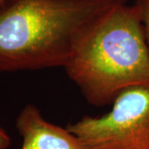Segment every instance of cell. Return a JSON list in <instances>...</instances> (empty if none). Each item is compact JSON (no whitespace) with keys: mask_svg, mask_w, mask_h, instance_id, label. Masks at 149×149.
I'll return each mask as SVG.
<instances>
[{"mask_svg":"<svg viewBox=\"0 0 149 149\" xmlns=\"http://www.w3.org/2000/svg\"><path fill=\"white\" fill-rule=\"evenodd\" d=\"M63 68L95 107L149 84V47L139 6L117 2L103 11L82 32Z\"/></svg>","mask_w":149,"mask_h":149,"instance_id":"6da1fadb","label":"cell"},{"mask_svg":"<svg viewBox=\"0 0 149 149\" xmlns=\"http://www.w3.org/2000/svg\"><path fill=\"white\" fill-rule=\"evenodd\" d=\"M11 144L10 137L0 127V149H8Z\"/></svg>","mask_w":149,"mask_h":149,"instance_id":"8992f818","label":"cell"},{"mask_svg":"<svg viewBox=\"0 0 149 149\" xmlns=\"http://www.w3.org/2000/svg\"><path fill=\"white\" fill-rule=\"evenodd\" d=\"M118 1H122V2H125V3H127L128 0H118Z\"/></svg>","mask_w":149,"mask_h":149,"instance_id":"ba28073f","label":"cell"},{"mask_svg":"<svg viewBox=\"0 0 149 149\" xmlns=\"http://www.w3.org/2000/svg\"><path fill=\"white\" fill-rule=\"evenodd\" d=\"M135 3L139 6L142 20L143 22L145 33L149 47V0H136Z\"/></svg>","mask_w":149,"mask_h":149,"instance_id":"5b68a950","label":"cell"},{"mask_svg":"<svg viewBox=\"0 0 149 149\" xmlns=\"http://www.w3.org/2000/svg\"><path fill=\"white\" fill-rule=\"evenodd\" d=\"M4 1H5V0H0V7L3 5V3H4Z\"/></svg>","mask_w":149,"mask_h":149,"instance_id":"52a82bcc","label":"cell"},{"mask_svg":"<svg viewBox=\"0 0 149 149\" xmlns=\"http://www.w3.org/2000/svg\"><path fill=\"white\" fill-rule=\"evenodd\" d=\"M16 127L22 137L21 149H85L76 136L66 128L48 122L33 104L23 107Z\"/></svg>","mask_w":149,"mask_h":149,"instance_id":"277c9868","label":"cell"},{"mask_svg":"<svg viewBox=\"0 0 149 149\" xmlns=\"http://www.w3.org/2000/svg\"><path fill=\"white\" fill-rule=\"evenodd\" d=\"M66 128L85 149H149V84L123 91L106 114L85 116Z\"/></svg>","mask_w":149,"mask_h":149,"instance_id":"3957f363","label":"cell"},{"mask_svg":"<svg viewBox=\"0 0 149 149\" xmlns=\"http://www.w3.org/2000/svg\"><path fill=\"white\" fill-rule=\"evenodd\" d=\"M118 0H5L0 73L64 67L86 27Z\"/></svg>","mask_w":149,"mask_h":149,"instance_id":"7a4b0ae2","label":"cell"}]
</instances>
